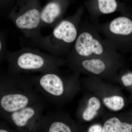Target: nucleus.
<instances>
[{"label": "nucleus", "mask_w": 132, "mask_h": 132, "mask_svg": "<svg viewBox=\"0 0 132 132\" xmlns=\"http://www.w3.org/2000/svg\"><path fill=\"white\" fill-rule=\"evenodd\" d=\"M81 11L64 19L52 32L29 41V46L41 48L57 58H64L71 52L75 42L81 21Z\"/></svg>", "instance_id": "nucleus-2"}, {"label": "nucleus", "mask_w": 132, "mask_h": 132, "mask_svg": "<svg viewBox=\"0 0 132 132\" xmlns=\"http://www.w3.org/2000/svg\"><path fill=\"white\" fill-rule=\"evenodd\" d=\"M36 92L29 76L6 72L0 76V115L11 113L45 102Z\"/></svg>", "instance_id": "nucleus-1"}, {"label": "nucleus", "mask_w": 132, "mask_h": 132, "mask_svg": "<svg viewBox=\"0 0 132 132\" xmlns=\"http://www.w3.org/2000/svg\"><path fill=\"white\" fill-rule=\"evenodd\" d=\"M101 106V103L97 97H93L88 101L87 106L82 111L80 112L82 120L85 121L92 120L97 115V111Z\"/></svg>", "instance_id": "nucleus-12"}, {"label": "nucleus", "mask_w": 132, "mask_h": 132, "mask_svg": "<svg viewBox=\"0 0 132 132\" xmlns=\"http://www.w3.org/2000/svg\"><path fill=\"white\" fill-rule=\"evenodd\" d=\"M64 5L58 0L52 1L46 5L41 14L42 27L54 28L64 19Z\"/></svg>", "instance_id": "nucleus-10"}, {"label": "nucleus", "mask_w": 132, "mask_h": 132, "mask_svg": "<svg viewBox=\"0 0 132 132\" xmlns=\"http://www.w3.org/2000/svg\"><path fill=\"white\" fill-rule=\"evenodd\" d=\"M93 22L81 21L77 39L65 62L72 60L103 57L119 61L120 53L102 38Z\"/></svg>", "instance_id": "nucleus-4"}, {"label": "nucleus", "mask_w": 132, "mask_h": 132, "mask_svg": "<svg viewBox=\"0 0 132 132\" xmlns=\"http://www.w3.org/2000/svg\"><path fill=\"white\" fill-rule=\"evenodd\" d=\"M103 102L107 108L114 111L121 110L125 105L124 99L119 95L105 97L103 99Z\"/></svg>", "instance_id": "nucleus-14"}, {"label": "nucleus", "mask_w": 132, "mask_h": 132, "mask_svg": "<svg viewBox=\"0 0 132 132\" xmlns=\"http://www.w3.org/2000/svg\"><path fill=\"white\" fill-rule=\"evenodd\" d=\"M105 39L116 51L125 52L132 46V19L126 16H118L104 23L93 22Z\"/></svg>", "instance_id": "nucleus-6"}, {"label": "nucleus", "mask_w": 132, "mask_h": 132, "mask_svg": "<svg viewBox=\"0 0 132 132\" xmlns=\"http://www.w3.org/2000/svg\"><path fill=\"white\" fill-rule=\"evenodd\" d=\"M7 33L5 31L0 33V60L1 62L6 60L10 51L7 45Z\"/></svg>", "instance_id": "nucleus-15"}, {"label": "nucleus", "mask_w": 132, "mask_h": 132, "mask_svg": "<svg viewBox=\"0 0 132 132\" xmlns=\"http://www.w3.org/2000/svg\"><path fill=\"white\" fill-rule=\"evenodd\" d=\"M0 132H20L15 128L10 127L7 123L3 120L0 122Z\"/></svg>", "instance_id": "nucleus-16"}, {"label": "nucleus", "mask_w": 132, "mask_h": 132, "mask_svg": "<svg viewBox=\"0 0 132 132\" xmlns=\"http://www.w3.org/2000/svg\"><path fill=\"white\" fill-rule=\"evenodd\" d=\"M36 92L55 105L60 106L69 100L77 88L76 76L67 78L60 71L29 76Z\"/></svg>", "instance_id": "nucleus-5"}, {"label": "nucleus", "mask_w": 132, "mask_h": 132, "mask_svg": "<svg viewBox=\"0 0 132 132\" xmlns=\"http://www.w3.org/2000/svg\"><path fill=\"white\" fill-rule=\"evenodd\" d=\"M102 132H132V124L121 122L118 118L113 117L105 122Z\"/></svg>", "instance_id": "nucleus-11"}, {"label": "nucleus", "mask_w": 132, "mask_h": 132, "mask_svg": "<svg viewBox=\"0 0 132 132\" xmlns=\"http://www.w3.org/2000/svg\"><path fill=\"white\" fill-rule=\"evenodd\" d=\"M73 123L60 111L48 112L43 116L39 132H75Z\"/></svg>", "instance_id": "nucleus-9"}, {"label": "nucleus", "mask_w": 132, "mask_h": 132, "mask_svg": "<svg viewBox=\"0 0 132 132\" xmlns=\"http://www.w3.org/2000/svg\"><path fill=\"white\" fill-rule=\"evenodd\" d=\"M121 80L126 86H130L132 85V73H129L122 76Z\"/></svg>", "instance_id": "nucleus-17"}, {"label": "nucleus", "mask_w": 132, "mask_h": 132, "mask_svg": "<svg viewBox=\"0 0 132 132\" xmlns=\"http://www.w3.org/2000/svg\"><path fill=\"white\" fill-rule=\"evenodd\" d=\"M120 61L103 57L76 59L65 62L76 72H85L95 75L112 72L119 65Z\"/></svg>", "instance_id": "nucleus-8"}, {"label": "nucleus", "mask_w": 132, "mask_h": 132, "mask_svg": "<svg viewBox=\"0 0 132 132\" xmlns=\"http://www.w3.org/2000/svg\"><path fill=\"white\" fill-rule=\"evenodd\" d=\"M102 127L99 125H94L88 128V132H102Z\"/></svg>", "instance_id": "nucleus-18"}, {"label": "nucleus", "mask_w": 132, "mask_h": 132, "mask_svg": "<svg viewBox=\"0 0 132 132\" xmlns=\"http://www.w3.org/2000/svg\"><path fill=\"white\" fill-rule=\"evenodd\" d=\"M97 13L95 19L101 15L109 14L116 12L118 4L116 0H97Z\"/></svg>", "instance_id": "nucleus-13"}, {"label": "nucleus", "mask_w": 132, "mask_h": 132, "mask_svg": "<svg viewBox=\"0 0 132 132\" xmlns=\"http://www.w3.org/2000/svg\"><path fill=\"white\" fill-rule=\"evenodd\" d=\"M6 60L8 63L7 72L12 74L58 72L65 64L64 58H57L38 48L26 46L10 52Z\"/></svg>", "instance_id": "nucleus-3"}, {"label": "nucleus", "mask_w": 132, "mask_h": 132, "mask_svg": "<svg viewBox=\"0 0 132 132\" xmlns=\"http://www.w3.org/2000/svg\"><path fill=\"white\" fill-rule=\"evenodd\" d=\"M45 106V102H42L0 116L3 120L19 131L39 132Z\"/></svg>", "instance_id": "nucleus-7"}]
</instances>
